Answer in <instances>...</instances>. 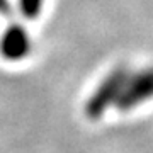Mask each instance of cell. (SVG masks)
I'll return each instance as SVG.
<instances>
[{"mask_svg": "<svg viewBox=\"0 0 153 153\" xmlns=\"http://www.w3.org/2000/svg\"><path fill=\"white\" fill-rule=\"evenodd\" d=\"M9 4H7V0H0V12L2 14H9Z\"/></svg>", "mask_w": 153, "mask_h": 153, "instance_id": "2", "label": "cell"}, {"mask_svg": "<svg viewBox=\"0 0 153 153\" xmlns=\"http://www.w3.org/2000/svg\"><path fill=\"white\" fill-rule=\"evenodd\" d=\"M0 49H2V55L5 56V58H10V60L21 58V56L26 53V49H27L26 34L17 27L9 29L5 33V36L2 38Z\"/></svg>", "mask_w": 153, "mask_h": 153, "instance_id": "1", "label": "cell"}]
</instances>
